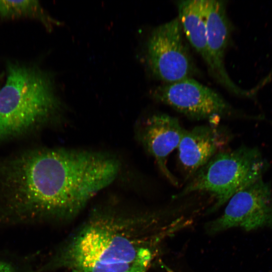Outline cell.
Returning a JSON list of instances; mask_svg holds the SVG:
<instances>
[{
  "mask_svg": "<svg viewBox=\"0 0 272 272\" xmlns=\"http://www.w3.org/2000/svg\"><path fill=\"white\" fill-rule=\"evenodd\" d=\"M100 152L43 149L0 164V226L32 224L77 214L119 172Z\"/></svg>",
  "mask_w": 272,
  "mask_h": 272,
  "instance_id": "6da1fadb",
  "label": "cell"
},
{
  "mask_svg": "<svg viewBox=\"0 0 272 272\" xmlns=\"http://www.w3.org/2000/svg\"><path fill=\"white\" fill-rule=\"evenodd\" d=\"M142 219L97 215L61 250L52 266L82 272H123L145 247L137 235Z\"/></svg>",
  "mask_w": 272,
  "mask_h": 272,
  "instance_id": "7a4b0ae2",
  "label": "cell"
},
{
  "mask_svg": "<svg viewBox=\"0 0 272 272\" xmlns=\"http://www.w3.org/2000/svg\"><path fill=\"white\" fill-rule=\"evenodd\" d=\"M61 102L52 78L39 69L8 65L0 89V141L27 132L59 113Z\"/></svg>",
  "mask_w": 272,
  "mask_h": 272,
  "instance_id": "3957f363",
  "label": "cell"
},
{
  "mask_svg": "<svg viewBox=\"0 0 272 272\" xmlns=\"http://www.w3.org/2000/svg\"><path fill=\"white\" fill-rule=\"evenodd\" d=\"M267 166L256 148L242 146L224 150L200 168L174 197L195 192H207L215 199L210 210L213 212L237 192L262 179Z\"/></svg>",
  "mask_w": 272,
  "mask_h": 272,
  "instance_id": "277c9868",
  "label": "cell"
},
{
  "mask_svg": "<svg viewBox=\"0 0 272 272\" xmlns=\"http://www.w3.org/2000/svg\"><path fill=\"white\" fill-rule=\"evenodd\" d=\"M179 19L160 25L145 43L144 62L150 73L165 84L191 78L195 68Z\"/></svg>",
  "mask_w": 272,
  "mask_h": 272,
  "instance_id": "5b68a950",
  "label": "cell"
},
{
  "mask_svg": "<svg viewBox=\"0 0 272 272\" xmlns=\"http://www.w3.org/2000/svg\"><path fill=\"white\" fill-rule=\"evenodd\" d=\"M150 94L157 101L192 119H212L236 114L219 93L191 78L158 86Z\"/></svg>",
  "mask_w": 272,
  "mask_h": 272,
  "instance_id": "8992f818",
  "label": "cell"
},
{
  "mask_svg": "<svg viewBox=\"0 0 272 272\" xmlns=\"http://www.w3.org/2000/svg\"><path fill=\"white\" fill-rule=\"evenodd\" d=\"M228 201L223 215L208 225L209 233L235 227L246 231L272 227V189L262 178L237 192Z\"/></svg>",
  "mask_w": 272,
  "mask_h": 272,
  "instance_id": "52a82bcc",
  "label": "cell"
},
{
  "mask_svg": "<svg viewBox=\"0 0 272 272\" xmlns=\"http://www.w3.org/2000/svg\"><path fill=\"white\" fill-rule=\"evenodd\" d=\"M207 65L210 74L222 86L234 94L251 97L255 90H245L237 86L230 79L224 63L226 49L229 43L231 27L224 1L207 0Z\"/></svg>",
  "mask_w": 272,
  "mask_h": 272,
  "instance_id": "ba28073f",
  "label": "cell"
},
{
  "mask_svg": "<svg viewBox=\"0 0 272 272\" xmlns=\"http://www.w3.org/2000/svg\"><path fill=\"white\" fill-rule=\"evenodd\" d=\"M138 141L153 157L162 175L173 185L178 181L167 167L169 154L178 148L185 129L179 120L165 114H155L141 121L136 128Z\"/></svg>",
  "mask_w": 272,
  "mask_h": 272,
  "instance_id": "9c48e42d",
  "label": "cell"
},
{
  "mask_svg": "<svg viewBox=\"0 0 272 272\" xmlns=\"http://www.w3.org/2000/svg\"><path fill=\"white\" fill-rule=\"evenodd\" d=\"M231 138L227 129L213 124L185 129L178 147L185 180H189L214 156L224 151Z\"/></svg>",
  "mask_w": 272,
  "mask_h": 272,
  "instance_id": "30bf717a",
  "label": "cell"
},
{
  "mask_svg": "<svg viewBox=\"0 0 272 272\" xmlns=\"http://www.w3.org/2000/svg\"><path fill=\"white\" fill-rule=\"evenodd\" d=\"M178 17L183 32L192 47L206 63L208 55L207 41V0L179 1Z\"/></svg>",
  "mask_w": 272,
  "mask_h": 272,
  "instance_id": "8fae6325",
  "label": "cell"
},
{
  "mask_svg": "<svg viewBox=\"0 0 272 272\" xmlns=\"http://www.w3.org/2000/svg\"><path fill=\"white\" fill-rule=\"evenodd\" d=\"M0 17L35 18L44 23L49 29L53 25H61L60 22L53 19L47 15L37 1L0 0Z\"/></svg>",
  "mask_w": 272,
  "mask_h": 272,
  "instance_id": "7c38bea8",
  "label": "cell"
},
{
  "mask_svg": "<svg viewBox=\"0 0 272 272\" xmlns=\"http://www.w3.org/2000/svg\"><path fill=\"white\" fill-rule=\"evenodd\" d=\"M151 257L150 250L147 247L143 248L134 262L123 272H146Z\"/></svg>",
  "mask_w": 272,
  "mask_h": 272,
  "instance_id": "4fadbf2b",
  "label": "cell"
},
{
  "mask_svg": "<svg viewBox=\"0 0 272 272\" xmlns=\"http://www.w3.org/2000/svg\"><path fill=\"white\" fill-rule=\"evenodd\" d=\"M0 272H18L11 263L0 260Z\"/></svg>",
  "mask_w": 272,
  "mask_h": 272,
  "instance_id": "5bb4252c",
  "label": "cell"
},
{
  "mask_svg": "<svg viewBox=\"0 0 272 272\" xmlns=\"http://www.w3.org/2000/svg\"><path fill=\"white\" fill-rule=\"evenodd\" d=\"M72 272H82V271L78 270H76V269H73Z\"/></svg>",
  "mask_w": 272,
  "mask_h": 272,
  "instance_id": "9a60e30c",
  "label": "cell"
}]
</instances>
